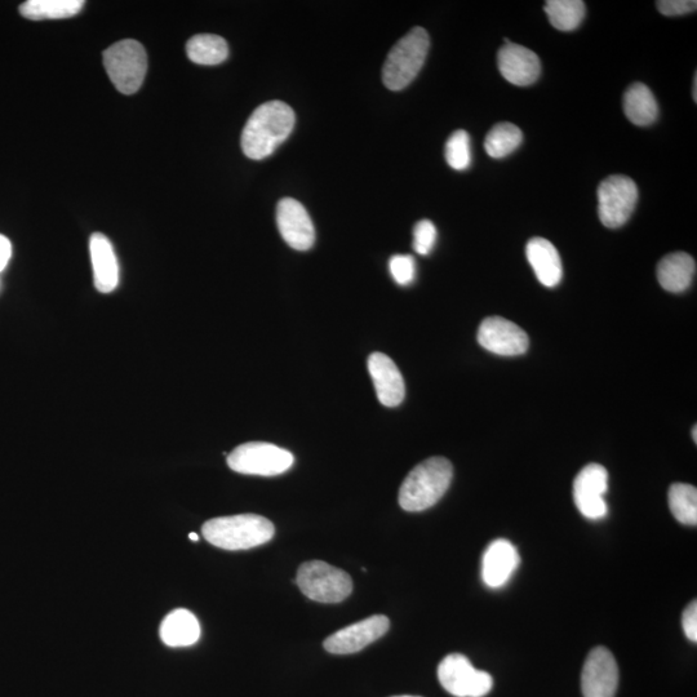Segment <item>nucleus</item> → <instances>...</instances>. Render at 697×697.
I'll use <instances>...</instances> for the list:
<instances>
[{"mask_svg":"<svg viewBox=\"0 0 697 697\" xmlns=\"http://www.w3.org/2000/svg\"><path fill=\"white\" fill-rule=\"evenodd\" d=\"M669 508L679 523L697 525V490L687 483H674L669 488Z\"/></svg>","mask_w":697,"mask_h":697,"instance_id":"nucleus-26","label":"nucleus"},{"mask_svg":"<svg viewBox=\"0 0 697 697\" xmlns=\"http://www.w3.org/2000/svg\"><path fill=\"white\" fill-rule=\"evenodd\" d=\"M277 225L284 242L293 250L308 251L314 246L315 229L308 211L300 202L283 198L277 206Z\"/></svg>","mask_w":697,"mask_h":697,"instance_id":"nucleus-14","label":"nucleus"},{"mask_svg":"<svg viewBox=\"0 0 697 697\" xmlns=\"http://www.w3.org/2000/svg\"><path fill=\"white\" fill-rule=\"evenodd\" d=\"M528 263L534 269L536 278L545 287H556L562 281L563 268L561 256L552 242L544 238H532L526 246Z\"/></svg>","mask_w":697,"mask_h":697,"instance_id":"nucleus-19","label":"nucleus"},{"mask_svg":"<svg viewBox=\"0 0 697 697\" xmlns=\"http://www.w3.org/2000/svg\"><path fill=\"white\" fill-rule=\"evenodd\" d=\"M544 11L554 28L572 31L583 22L586 7L581 0H549L545 3Z\"/></svg>","mask_w":697,"mask_h":697,"instance_id":"nucleus-25","label":"nucleus"},{"mask_svg":"<svg viewBox=\"0 0 697 697\" xmlns=\"http://www.w3.org/2000/svg\"><path fill=\"white\" fill-rule=\"evenodd\" d=\"M446 161L456 171L468 170L472 164V148L468 132L459 130L452 133L446 144Z\"/></svg>","mask_w":697,"mask_h":697,"instance_id":"nucleus-28","label":"nucleus"},{"mask_svg":"<svg viewBox=\"0 0 697 697\" xmlns=\"http://www.w3.org/2000/svg\"><path fill=\"white\" fill-rule=\"evenodd\" d=\"M296 117L290 105L269 101L252 113L242 132L243 153L253 161L270 157L295 127Z\"/></svg>","mask_w":697,"mask_h":697,"instance_id":"nucleus-1","label":"nucleus"},{"mask_svg":"<svg viewBox=\"0 0 697 697\" xmlns=\"http://www.w3.org/2000/svg\"><path fill=\"white\" fill-rule=\"evenodd\" d=\"M296 583L305 597L319 603L343 602L353 592L352 577L322 561L301 565Z\"/></svg>","mask_w":697,"mask_h":697,"instance_id":"nucleus-6","label":"nucleus"},{"mask_svg":"<svg viewBox=\"0 0 697 697\" xmlns=\"http://www.w3.org/2000/svg\"><path fill=\"white\" fill-rule=\"evenodd\" d=\"M368 371L374 381L377 398L385 407H397L406 397L405 380L397 364L383 353L368 358Z\"/></svg>","mask_w":697,"mask_h":697,"instance_id":"nucleus-16","label":"nucleus"},{"mask_svg":"<svg viewBox=\"0 0 697 697\" xmlns=\"http://www.w3.org/2000/svg\"><path fill=\"white\" fill-rule=\"evenodd\" d=\"M390 273L395 282L408 286L415 281L416 261L410 255H395L389 261Z\"/></svg>","mask_w":697,"mask_h":697,"instance_id":"nucleus-29","label":"nucleus"},{"mask_svg":"<svg viewBox=\"0 0 697 697\" xmlns=\"http://www.w3.org/2000/svg\"><path fill=\"white\" fill-rule=\"evenodd\" d=\"M696 263L686 252L669 253L657 265V281L665 291L685 292L694 281Z\"/></svg>","mask_w":697,"mask_h":697,"instance_id":"nucleus-20","label":"nucleus"},{"mask_svg":"<svg viewBox=\"0 0 697 697\" xmlns=\"http://www.w3.org/2000/svg\"><path fill=\"white\" fill-rule=\"evenodd\" d=\"M523 133L512 123H499L492 127L485 140L486 153L491 158L501 159L516 152L522 144Z\"/></svg>","mask_w":697,"mask_h":697,"instance_id":"nucleus-27","label":"nucleus"},{"mask_svg":"<svg viewBox=\"0 0 697 697\" xmlns=\"http://www.w3.org/2000/svg\"><path fill=\"white\" fill-rule=\"evenodd\" d=\"M497 64L505 81L518 87L534 84L540 77L541 64L539 56L519 44H506L497 55Z\"/></svg>","mask_w":697,"mask_h":697,"instance_id":"nucleus-15","label":"nucleus"},{"mask_svg":"<svg viewBox=\"0 0 697 697\" xmlns=\"http://www.w3.org/2000/svg\"><path fill=\"white\" fill-rule=\"evenodd\" d=\"M293 461L290 451L265 442L244 443L228 456L229 468L234 472L261 477L286 473Z\"/></svg>","mask_w":697,"mask_h":697,"instance_id":"nucleus-7","label":"nucleus"},{"mask_svg":"<svg viewBox=\"0 0 697 697\" xmlns=\"http://www.w3.org/2000/svg\"><path fill=\"white\" fill-rule=\"evenodd\" d=\"M430 48L428 31L420 26L406 34L389 52L383 68V81L390 91L410 86L425 64Z\"/></svg>","mask_w":697,"mask_h":697,"instance_id":"nucleus-4","label":"nucleus"},{"mask_svg":"<svg viewBox=\"0 0 697 697\" xmlns=\"http://www.w3.org/2000/svg\"><path fill=\"white\" fill-rule=\"evenodd\" d=\"M638 202L636 182L627 176L607 177L598 186V216L606 228H620L633 215Z\"/></svg>","mask_w":697,"mask_h":697,"instance_id":"nucleus-8","label":"nucleus"},{"mask_svg":"<svg viewBox=\"0 0 697 697\" xmlns=\"http://www.w3.org/2000/svg\"><path fill=\"white\" fill-rule=\"evenodd\" d=\"M437 241V229L432 221L421 220L414 228V250L419 255H429Z\"/></svg>","mask_w":697,"mask_h":697,"instance_id":"nucleus-30","label":"nucleus"},{"mask_svg":"<svg viewBox=\"0 0 697 697\" xmlns=\"http://www.w3.org/2000/svg\"><path fill=\"white\" fill-rule=\"evenodd\" d=\"M454 478V468L445 457H430L412 469L399 490V505L416 513L432 508L445 496Z\"/></svg>","mask_w":697,"mask_h":697,"instance_id":"nucleus-2","label":"nucleus"},{"mask_svg":"<svg viewBox=\"0 0 697 697\" xmlns=\"http://www.w3.org/2000/svg\"><path fill=\"white\" fill-rule=\"evenodd\" d=\"M619 686V667L606 647H596L588 657L581 674L584 697H615Z\"/></svg>","mask_w":697,"mask_h":697,"instance_id":"nucleus-11","label":"nucleus"},{"mask_svg":"<svg viewBox=\"0 0 697 697\" xmlns=\"http://www.w3.org/2000/svg\"><path fill=\"white\" fill-rule=\"evenodd\" d=\"M397 697H416V696H397Z\"/></svg>","mask_w":697,"mask_h":697,"instance_id":"nucleus-37","label":"nucleus"},{"mask_svg":"<svg viewBox=\"0 0 697 697\" xmlns=\"http://www.w3.org/2000/svg\"><path fill=\"white\" fill-rule=\"evenodd\" d=\"M692 96H694V101L697 102V74L695 73L694 77V92H692Z\"/></svg>","mask_w":697,"mask_h":697,"instance_id":"nucleus-34","label":"nucleus"},{"mask_svg":"<svg viewBox=\"0 0 697 697\" xmlns=\"http://www.w3.org/2000/svg\"><path fill=\"white\" fill-rule=\"evenodd\" d=\"M12 256V244L10 239L0 234V273L7 268Z\"/></svg>","mask_w":697,"mask_h":697,"instance_id":"nucleus-33","label":"nucleus"},{"mask_svg":"<svg viewBox=\"0 0 697 697\" xmlns=\"http://www.w3.org/2000/svg\"><path fill=\"white\" fill-rule=\"evenodd\" d=\"M390 628V621L384 615L367 617L359 623L339 630L324 641L326 651L334 655H350L362 651L364 647L384 637Z\"/></svg>","mask_w":697,"mask_h":697,"instance_id":"nucleus-13","label":"nucleus"},{"mask_svg":"<svg viewBox=\"0 0 697 697\" xmlns=\"http://www.w3.org/2000/svg\"><path fill=\"white\" fill-rule=\"evenodd\" d=\"M202 534L208 543L225 550L256 548L273 539L272 522L257 514L213 518L204 523Z\"/></svg>","mask_w":697,"mask_h":697,"instance_id":"nucleus-3","label":"nucleus"},{"mask_svg":"<svg viewBox=\"0 0 697 697\" xmlns=\"http://www.w3.org/2000/svg\"><path fill=\"white\" fill-rule=\"evenodd\" d=\"M657 10L664 16H682L697 10L695 0H660L656 3Z\"/></svg>","mask_w":697,"mask_h":697,"instance_id":"nucleus-31","label":"nucleus"},{"mask_svg":"<svg viewBox=\"0 0 697 697\" xmlns=\"http://www.w3.org/2000/svg\"><path fill=\"white\" fill-rule=\"evenodd\" d=\"M683 632L691 642H697V602L692 601L682 615Z\"/></svg>","mask_w":697,"mask_h":697,"instance_id":"nucleus-32","label":"nucleus"},{"mask_svg":"<svg viewBox=\"0 0 697 697\" xmlns=\"http://www.w3.org/2000/svg\"><path fill=\"white\" fill-rule=\"evenodd\" d=\"M186 53L194 64L213 66L228 59L229 47L219 35L199 34L189 39Z\"/></svg>","mask_w":697,"mask_h":697,"instance_id":"nucleus-24","label":"nucleus"},{"mask_svg":"<svg viewBox=\"0 0 697 697\" xmlns=\"http://www.w3.org/2000/svg\"><path fill=\"white\" fill-rule=\"evenodd\" d=\"M608 491V472L599 464L586 465L576 475L574 500L576 508L590 521H599L608 514L605 495Z\"/></svg>","mask_w":697,"mask_h":697,"instance_id":"nucleus-10","label":"nucleus"},{"mask_svg":"<svg viewBox=\"0 0 697 697\" xmlns=\"http://www.w3.org/2000/svg\"><path fill=\"white\" fill-rule=\"evenodd\" d=\"M519 566L516 546L505 539L488 545L482 561V577L488 588L499 589L508 584Z\"/></svg>","mask_w":697,"mask_h":697,"instance_id":"nucleus-17","label":"nucleus"},{"mask_svg":"<svg viewBox=\"0 0 697 697\" xmlns=\"http://www.w3.org/2000/svg\"><path fill=\"white\" fill-rule=\"evenodd\" d=\"M692 435H694V442L697 443V428H696V425L694 426V429H692Z\"/></svg>","mask_w":697,"mask_h":697,"instance_id":"nucleus-36","label":"nucleus"},{"mask_svg":"<svg viewBox=\"0 0 697 697\" xmlns=\"http://www.w3.org/2000/svg\"><path fill=\"white\" fill-rule=\"evenodd\" d=\"M104 66L110 81L123 95L140 90L148 71L145 48L133 39L113 44L104 52Z\"/></svg>","mask_w":697,"mask_h":697,"instance_id":"nucleus-5","label":"nucleus"},{"mask_svg":"<svg viewBox=\"0 0 697 697\" xmlns=\"http://www.w3.org/2000/svg\"><path fill=\"white\" fill-rule=\"evenodd\" d=\"M201 624L197 617L185 608H177L164 617L161 624V639L168 647H189L201 638Z\"/></svg>","mask_w":697,"mask_h":697,"instance_id":"nucleus-21","label":"nucleus"},{"mask_svg":"<svg viewBox=\"0 0 697 697\" xmlns=\"http://www.w3.org/2000/svg\"><path fill=\"white\" fill-rule=\"evenodd\" d=\"M624 112L629 122L639 127L650 126L659 117L654 93L643 83H634L625 92Z\"/></svg>","mask_w":697,"mask_h":697,"instance_id":"nucleus-22","label":"nucleus"},{"mask_svg":"<svg viewBox=\"0 0 697 697\" xmlns=\"http://www.w3.org/2000/svg\"><path fill=\"white\" fill-rule=\"evenodd\" d=\"M478 343L488 352L517 357L525 354L530 346L528 335L516 323L503 317L486 318L478 330Z\"/></svg>","mask_w":697,"mask_h":697,"instance_id":"nucleus-12","label":"nucleus"},{"mask_svg":"<svg viewBox=\"0 0 697 697\" xmlns=\"http://www.w3.org/2000/svg\"><path fill=\"white\" fill-rule=\"evenodd\" d=\"M90 252L96 290L112 293L119 283V264L112 242L104 234H92Z\"/></svg>","mask_w":697,"mask_h":697,"instance_id":"nucleus-18","label":"nucleus"},{"mask_svg":"<svg viewBox=\"0 0 697 697\" xmlns=\"http://www.w3.org/2000/svg\"><path fill=\"white\" fill-rule=\"evenodd\" d=\"M438 678L442 687L456 697H485L494 687V678L475 669L468 657L461 654L448 655L442 660Z\"/></svg>","mask_w":697,"mask_h":697,"instance_id":"nucleus-9","label":"nucleus"},{"mask_svg":"<svg viewBox=\"0 0 697 697\" xmlns=\"http://www.w3.org/2000/svg\"><path fill=\"white\" fill-rule=\"evenodd\" d=\"M189 539H190V540H193V541H198V540H199V536H198L197 534H194V532H193V534H190V535H189Z\"/></svg>","mask_w":697,"mask_h":697,"instance_id":"nucleus-35","label":"nucleus"},{"mask_svg":"<svg viewBox=\"0 0 697 697\" xmlns=\"http://www.w3.org/2000/svg\"><path fill=\"white\" fill-rule=\"evenodd\" d=\"M83 6L82 0H28L21 4L20 13L34 21L61 20L78 15Z\"/></svg>","mask_w":697,"mask_h":697,"instance_id":"nucleus-23","label":"nucleus"}]
</instances>
